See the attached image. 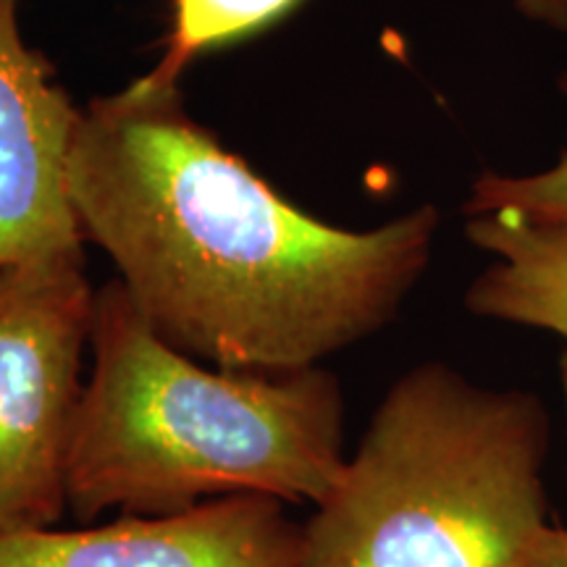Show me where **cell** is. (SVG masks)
<instances>
[{"label": "cell", "mask_w": 567, "mask_h": 567, "mask_svg": "<svg viewBox=\"0 0 567 567\" xmlns=\"http://www.w3.org/2000/svg\"><path fill=\"white\" fill-rule=\"evenodd\" d=\"M69 197L147 326L216 368L289 373L379 334L429 268L434 205L375 229L318 221L147 76L80 111Z\"/></svg>", "instance_id": "cell-1"}, {"label": "cell", "mask_w": 567, "mask_h": 567, "mask_svg": "<svg viewBox=\"0 0 567 567\" xmlns=\"http://www.w3.org/2000/svg\"><path fill=\"white\" fill-rule=\"evenodd\" d=\"M92 368L69 455V509L172 515L264 494L321 505L342 476L344 394L326 368L205 365L155 334L109 281L95 295Z\"/></svg>", "instance_id": "cell-2"}, {"label": "cell", "mask_w": 567, "mask_h": 567, "mask_svg": "<svg viewBox=\"0 0 567 567\" xmlns=\"http://www.w3.org/2000/svg\"><path fill=\"white\" fill-rule=\"evenodd\" d=\"M547 450L538 396L410 368L302 523L300 567H520L549 526Z\"/></svg>", "instance_id": "cell-3"}, {"label": "cell", "mask_w": 567, "mask_h": 567, "mask_svg": "<svg viewBox=\"0 0 567 567\" xmlns=\"http://www.w3.org/2000/svg\"><path fill=\"white\" fill-rule=\"evenodd\" d=\"M84 252L0 271V530L69 509V455L95 321Z\"/></svg>", "instance_id": "cell-4"}, {"label": "cell", "mask_w": 567, "mask_h": 567, "mask_svg": "<svg viewBox=\"0 0 567 567\" xmlns=\"http://www.w3.org/2000/svg\"><path fill=\"white\" fill-rule=\"evenodd\" d=\"M302 523L287 502L237 494L172 515L76 528L0 530V567H300Z\"/></svg>", "instance_id": "cell-5"}, {"label": "cell", "mask_w": 567, "mask_h": 567, "mask_svg": "<svg viewBox=\"0 0 567 567\" xmlns=\"http://www.w3.org/2000/svg\"><path fill=\"white\" fill-rule=\"evenodd\" d=\"M80 109L27 48L17 0H0V271L84 252L69 197V153Z\"/></svg>", "instance_id": "cell-6"}, {"label": "cell", "mask_w": 567, "mask_h": 567, "mask_svg": "<svg viewBox=\"0 0 567 567\" xmlns=\"http://www.w3.org/2000/svg\"><path fill=\"white\" fill-rule=\"evenodd\" d=\"M465 234L494 258L467 287V310L567 342V221L492 210L467 216Z\"/></svg>", "instance_id": "cell-7"}, {"label": "cell", "mask_w": 567, "mask_h": 567, "mask_svg": "<svg viewBox=\"0 0 567 567\" xmlns=\"http://www.w3.org/2000/svg\"><path fill=\"white\" fill-rule=\"evenodd\" d=\"M295 3L297 0H174L172 40L158 66L145 76L158 84H176L197 53L264 30Z\"/></svg>", "instance_id": "cell-8"}, {"label": "cell", "mask_w": 567, "mask_h": 567, "mask_svg": "<svg viewBox=\"0 0 567 567\" xmlns=\"http://www.w3.org/2000/svg\"><path fill=\"white\" fill-rule=\"evenodd\" d=\"M559 90L567 97V74L559 76ZM492 210H520L530 216L567 221V151L549 168L526 176L484 172L473 182L465 203L467 216Z\"/></svg>", "instance_id": "cell-9"}, {"label": "cell", "mask_w": 567, "mask_h": 567, "mask_svg": "<svg viewBox=\"0 0 567 567\" xmlns=\"http://www.w3.org/2000/svg\"><path fill=\"white\" fill-rule=\"evenodd\" d=\"M520 567H567V528L549 526L530 544Z\"/></svg>", "instance_id": "cell-10"}, {"label": "cell", "mask_w": 567, "mask_h": 567, "mask_svg": "<svg viewBox=\"0 0 567 567\" xmlns=\"http://www.w3.org/2000/svg\"><path fill=\"white\" fill-rule=\"evenodd\" d=\"M523 19L542 27L565 32L567 30V0H509Z\"/></svg>", "instance_id": "cell-11"}, {"label": "cell", "mask_w": 567, "mask_h": 567, "mask_svg": "<svg viewBox=\"0 0 567 567\" xmlns=\"http://www.w3.org/2000/svg\"><path fill=\"white\" fill-rule=\"evenodd\" d=\"M559 373H563V392H565V405H567V347L563 352V363H559Z\"/></svg>", "instance_id": "cell-12"}]
</instances>
